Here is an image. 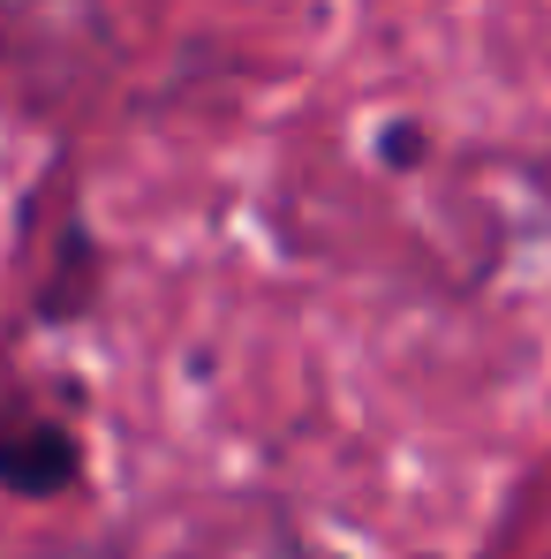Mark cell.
Returning <instances> with one entry per match:
<instances>
[{"mask_svg": "<svg viewBox=\"0 0 551 559\" xmlns=\"http://www.w3.org/2000/svg\"><path fill=\"white\" fill-rule=\"evenodd\" d=\"M84 476V447L61 416H46L38 401L8 393L0 401V491L15 499H53Z\"/></svg>", "mask_w": 551, "mask_h": 559, "instance_id": "6da1fadb", "label": "cell"}, {"mask_svg": "<svg viewBox=\"0 0 551 559\" xmlns=\"http://www.w3.org/2000/svg\"><path fill=\"white\" fill-rule=\"evenodd\" d=\"M92 302H98V242H92V227H84V212H69L61 242L46 250V280L31 287V318L38 325H69Z\"/></svg>", "mask_w": 551, "mask_h": 559, "instance_id": "7a4b0ae2", "label": "cell"}]
</instances>
